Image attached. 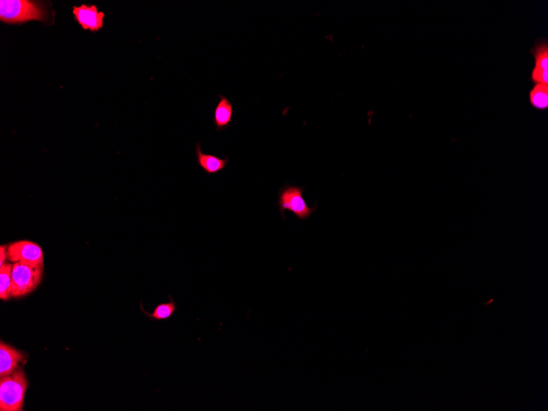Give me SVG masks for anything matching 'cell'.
Returning <instances> with one entry per match:
<instances>
[{"label": "cell", "instance_id": "cell-1", "mask_svg": "<svg viewBox=\"0 0 548 411\" xmlns=\"http://www.w3.org/2000/svg\"><path fill=\"white\" fill-rule=\"evenodd\" d=\"M50 13L44 2L30 0H1L0 21L7 24H21L30 21L47 23Z\"/></svg>", "mask_w": 548, "mask_h": 411}, {"label": "cell", "instance_id": "cell-2", "mask_svg": "<svg viewBox=\"0 0 548 411\" xmlns=\"http://www.w3.org/2000/svg\"><path fill=\"white\" fill-rule=\"evenodd\" d=\"M28 382L21 368L8 376L0 378V410L21 411Z\"/></svg>", "mask_w": 548, "mask_h": 411}, {"label": "cell", "instance_id": "cell-3", "mask_svg": "<svg viewBox=\"0 0 548 411\" xmlns=\"http://www.w3.org/2000/svg\"><path fill=\"white\" fill-rule=\"evenodd\" d=\"M44 265L17 262L12 269V298L26 297L37 289L42 281Z\"/></svg>", "mask_w": 548, "mask_h": 411}, {"label": "cell", "instance_id": "cell-4", "mask_svg": "<svg viewBox=\"0 0 548 411\" xmlns=\"http://www.w3.org/2000/svg\"><path fill=\"white\" fill-rule=\"evenodd\" d=\"M304 188L298 185H286L278 192L277 205L284 217L286 210L293 213L299 219L306 220L316 210V206L309 207L303 197Z\"/></svg>", "mask_w": 548, "mask_h": 411}, {"label": "cell", "instance_id": "cell-5", "mask_svg": "<svg viewBox=\"0 0 548 411\" xmlns=\"http://www.w3.org/2000/svg\"><path fill=\"white\" fill-rule=\"evenodd\" d=\"M8 259L13 264L21 262L44 265V253L37 243L17 241L8 246Z\"/></svg>", "mask_w": 548, "mask_h": 411}, {"label": "cell", "instance_id": "cell-6", "mask_svg": "<svg viewBox=\"0 0 548 411\" xmlns=\"http://www.w3.org/2000/svg\"><path fill=\"white\" fill-rule=\"evenodd\" d=\"M73 13L75 20L84 30L98 32L104 26V13L99 12L95 6H87L82 4L80 7H74Z\"/></svg>", "mask_w": 548, "mask_h": 411}, {"label": "cell", "instance_id": "cell-7", "mask_svg": "<svg viewBox=\"0 0 548 411\" xmlns=\"http://www.w3.org/2000/svg\"><path fill=\"white\" fill-rule=\"evenodd\" d=\"M25 356L23 352L17 351L7 343L0 344V377L8 376L19 368V364L24 363Z\"/></svg>", "mask_w": 548, "mask_h": 411}, {"label": "cell", "instance_id": "cell-8", "mask_svg": "<svg viewBox=\"0 0 548 411\" xmlns=\"http://www.w3.org/2000/svg\"><path fill=\"white\" fill-rule=\"evenodd\" d=\"M531 53L536 60L532 72V80L536 84L548 85V45L547 42L536 43Z\"/></svg>", "mask_w": 548, "mask_h": 411}, {"label": "cell", "instance_id": "cell-9", "mask_svg": "<svg viewBox=\"0 0 548 411\" xmlns=\"http://www.w3.org/2000/svg\"><path fill=\"white\" fill-rule=\"evenodd\" d=\"M197 158L198 165L209 175L217 174L222 172L228 165L229 158H221L212 154L202 152L201 144L197 143Z\"/></svg>", "mask_w": 548, "mask_h": 411}, {"label": "cell", "instance_id": "cell-10", "mask_svg": "<svg viewBox=\"0 0 548 411\" xmlns=\"http://www.w3.org/2000/svg\"><path fill=\"white\" fill-rule=\"evenodd\" d=\"M220 99L214 110L213 118L216 130L220 131L227 129L233 118V105L226 96L218 95Z\"/></svg>", "mask_w": 548, "mask_h": 411}, {"label": "cell", "instance_id": "cell-11", "mask_svg": "<svg viewBox=\"0 0 548 411\" xmlns=\"http://www.w3.org/2000/svg\"><path fill=\"white\" fill-rule=\"evenodd\" d=\"M12 269L11 263H6L0 266V298L4 302L12 298Z\"/></svg>", "mask_w": 548, "mask_h": 411}, {"label": "cell", "instance_id": "cell-12", "mask_svg": "<svg viewBox=\"0 0 548 411\" xmlns=\"http://www.w3.org/2000/svg\"><path fill=\"white\" fill-rule=\"evenodd\" d=\"M140 309L145 315L149 318V320L161 321L170 320L176 311V306L174 300L170 298V302L158 304V306L154 308L152 313H147L145 311L143 306H140Z\"/></svg>", "mask_w": 548, "mask_h": 411}, {"label": "cell", "instance_id": "cell-13", "mask_svg": "<svg viewBox=\"0 0 548 411\" xmlns=\"http://www.w3.org/2000/svg\"><path fill=\"white\" fill-rule=\"evenodd\" d=\"M530 103L538 109L548 108V86L538 83L529 92Z\"/></svg>", "mask_w": 548, "mask_h": 411}, {"label": "cell", "instance_id": "cell-14", "mask_svg": "<svg viewBox=\"0 0 548 411\" xmlns=\"http://www.w3.org/2000/svg\"><path fill=\"white\" fill-rule=\"evenodd\" d=\"M8 259V246L2 245L0 246V266L7 263Z\"/></svg>", "mask_w": 548, "mask_h": 411}]
</instances>
